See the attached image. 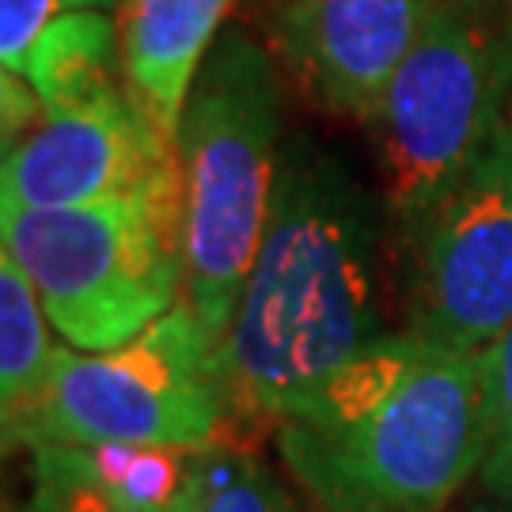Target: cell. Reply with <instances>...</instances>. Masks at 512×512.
<instances>
[{
  "label": "cell",
  "instance_id": "8fae6325",
  "mask_svg": "<svg viewBox=\"0 0 512 512\" xmlns=\"http://www.w3.org/2000/svg\"><path fill=\"white\" fill-rule=\"evenodd\" d=\"M23 80L31 84L46 114H69L114 92H126L118 19H110L103 8H92L50 23L27 54Z\"/></svg>",
  "mask_w": 512,
  "mask_h": 512
},
{
  "label": "cell",
  "instance_id": "e0dca14e",
  "mask_svg": "<svg viewBox=\"0 0 512 512\" xmlns=\"http://www.w3.org/2000/svg\"><path fill=\"white\" fill-rule=\"evenodd\" d=\"M501 133H505V141H509V152H512V99H509V110H505V126H501Z\"/></svg>",
  "mask_w": 512,
  "mask_h": 512
},
{
  "label": "cell",
  "instance_id": "8992f818",
  "mask_svg": "<svg viewBox=\"0 0 512 512\" xmlns=\"http://www.w3.org/2000/svg\"><path fill=\"white\" fill-rule=\"evenodd\" d=\"M228 418L217 380V342L183 304L107 353L57 349L31 414L4 429V448L145 444L205 452Z\"/></svg>",
  "mask_w": 512,
  "mask_h": 512
},
{
  "label": "cell",
  "instance_id": "2e32d148",
  "mask_svg": "<svg viewBox=\"0 0 512 512\" xmlns=\"http://www.w3.org/2000/svg\"><path fill=\"white\" fill-rule=\"evenodd\" d=\"M467 512H512V486L501 494H478Z\"/></svg>",
  "mask_w": 512,
  "mask_h": 512
},
{
  "label": "cell",
  "instance_id": "ba28073f",
  "mask_svg": "<svg viewBox=\"0 0 512 512\" xmlns=\"http://www.w3.org/2000/svg\"><path fill=\"white\" fill-rule=\"evenodd\" d=\"M179 171L175 148L152 129L129 92L92 107L42 114L4 148L0 213L65 209L141 194Z\"/></svg>",
  "mask_w": 512,
  "mask_h": 512
},
{
  "label": "cell",
  "instance_id": "5bb4252c",
  "mask_svg": "<svg viewBox=\"0 0 512 512\" xmlns=\"http://www.w3.org/2000/svg\"><path fill=\"white\" fill-rule=\"evenodd\" d=\"M478 361L490 421V452L478 475V494H501L512 486V327L486 353H478Z\"/></svg>",
  "mask_w": 512,
  "mask_h": 512
},
{
  "label": "cell",
  "instance_id": "9c48e42d",
  "mask_svg": "<svg viewBox=\"0 0 512 512\" xmlns=\"http://www.w3.org/2000/svg\"><path fill=\"white\" fill-rule=\"evenodd\" d=\"M437 0H262L266 35L300 88L342 118H372Z\"/></svg>",
  "mask_w": 512,
  "mask_h": 512
},
{
  "label": "cell",
  "instance_id": "9a60e30c",
  "mask_svg": "<svg viewBox=\"0 0 512 512\" xmlns=\"http://www.w3.org/2000/svg\"><path fill=\"white\" fill-rule=\"evenodd\" d=\"M118 8V0H0V65L8 76H23L27 54L46 27L69 12Z\"/></svg>",
  "mask_w": 512,
  "mask_h": 512
},
{
  "label": "cell",
  "instance_id": "d6986e66",
  "mask_svg": "<svg viewBox=\"0 0 512 512\" xmlns=\"http://www.w3.org/2000/svg\"><path fill=\"white\" fill-rule=\"evenodd\" d=\"M285 512H300V509H296L293 501H285Z\"/></svg>",
  "mask_w": 512,
  "mask_h": 512
},
{
  "label": "cell",
  "instance_id": "7a4b0ae2",
  "mask_svg": "<svg viewBox=\"0 0 512 512\" xmlns=\"http://www.w3.org/2000/svg\"><path fill=\"white\" fill-rule=\"evenodd\" d=\"M277 448L327 512H444L490 452L482 361L384 338L281 421Z\"/></svg>",
  "mask_w": 512,
  "mask_h": 512
},
{
  "label": "cell",
  "instance_id": "7c38bea8",
  "mask_svg": "<svg viewBox=\"0 0 512 512\" xmlns=\"http://www.w3.org/2000/svg\"><path fill=\"white\" fill-rule=\"evenodd\" d=\"M50 315L38 300L31 277L12 258H0V410L4 429L31 414L46 391L57 349L50 338Z\"/></svg>",
  "mask_w": 512,
  "mask_h": 512
},
{
  "label": "cell",
  "instance_id": "52a82bcc",
  "mask_svg": "<svg viewBox=\"0 0 512 512\" xmlns=\"http://www.w3.org/2000/svg\"><path fill=\"white\" fill-rule=\"evenodd\" d=\"M414 338L486 353L512 327V152L497 133L406 247Z\"/></svg>",
  "mask_w": 512,
  "mask_h": 512
},
{
  "label": "cell",
  "instance_id": "277c9868",
  "mask_svg": "<svg viewBox=\"0 0 512 512\" xmlns=\"http://www.w3.org/2000/svg\"><path fill=\"white\" fill-rule=\"evenodd\" d=\"M512 99L509 0H437L368 126L403 251L475 167Z\"/></svg>",
  "mask_w": 512,
  "mask_h": 512
},
{
  "label": "cell",
  "instance_id": "3957f363",
  "mask_svg": "<svg viewBox=\"0 0 512 512\" xmlns=\"http://www.w3.org/2000/svg\"><path fill=\"white\" fill-rule=\"evenodd\" d=\"M281 148V80L270 50L228 27L190 88L175 137L183 183V300L217 346L236 319L266 232Z\"/></svg>",
  "mask_w": 512,
  "mask_h": 512
},
{
  "label": "cell",
  "instance_id": "4fadbf2b",
  "mask_svg": "<svg viewBox=\"0 0 512 512\" xmlns=\"http://www.w3.org/2000/svg\"><path fill=\"white\" fill-rule=\"evenodd\" d=\"M194 463L202 478V512H285L289 494L258 459L213 444Z\"/></svg>",
  "mask_w": 512,
  "mask_h": 512
},
{
  "label": "cell",
  "instance_id": "5b68a950",
  "mask_svg": "<svg viewBox=\"0 0 512 512\" xmlns=\"http://www.w3.org/2000/svg\"><path fill=\"white\" fill-rule=\"evenodd\" d=\"M4 255L31 277L50 327L107 353L160 323L186 289L179 171L141 194L0 213Z\"/></svg>",
  "mask_w": 512,
  "mask_h": 512
},
{
  "label": "cell",
  "instance_id": "6da1fadb",
  "mask_svg": "<svg viewBox=\"0 0 512 512\" xmlns=\"http://www.w3.org/2000/svg\"><path fill=\"white\" fill-rule=\"evenodd\" d=\"M380 205L308 137L281 148L266 232L217 346L228 414L296 418L319 387L380 346Z\"/></svg>",
  "mask_w": 512,
  "mask_h": 512
},
{
  "label": "cell",
  "instance_id": "30bf717a",
  "mask_svg": "<svg viewBox=\"0 0 512 512\" xmlns=\"http://www.w3.org/2000/svg\"><path fill=\"white\" fill-rule=\"evenodd\" d=\"M232 8L236 0H118L126 92L171 148L190 88Z\"/></svg>",
  "mask_w": 512,
  "mask_h": 512
},
{
  "label": "cell",
  "instance_id": "ac0fdd59",
  "mask_svg": "<svg viewBox=\"0 0 512 512\" xmlns=\"http://www.w3.org/2000/svg\"><path fill=\"white\" fill-rule=\"evenodd\" d=\"M4 512H23L19 505H12V501H4Z\"/></svg>",
  "mask_w": 512,
  "mask_h": 512
}]
</instances>
